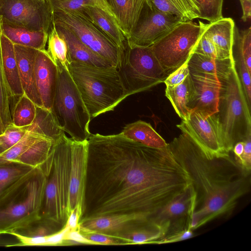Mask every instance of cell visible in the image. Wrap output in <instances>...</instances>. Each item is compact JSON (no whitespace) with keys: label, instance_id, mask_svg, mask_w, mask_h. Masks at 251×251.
Returning a JSON list of instances; mask_svg holds the SVG:
<instances>
[{"label":"cell","instance_id":"cell-1","mask_svg":"<svg viewBox=\"0 0 251 251\" xmlns=\"http://www.w3.org/2000/svg\"><path fill=\"white\" fill-rule=\"evenodd\" d=\"M190 185L167 146L149 147L121 133L91 134L79 222L116 214L150 217Z\"/></svg>","mask_w":251,"mask_h":251},{"label":"cell","instance_id":"cell-2","mask_svg":"<svg viewBox=\"0 0 251 251\" xmlns=\"http://www.w3.org/2000/svg\"><path fill=\"white\" fill-rule=\"evenodd\" d=\"M175 160L188 174L196 195L190 229L220 217H227L239 200L251 190V174L231 152L209 157L186 133L168 144Z\"/></svg>","mask_w":251,"mask_h":251},{"label":"cell","instance_id":"cell-3","mask_svg":"<svg viewBox=\"0 0 251 251\" xmlns=\"http://www.w3.org/2000/svg\"><path fill=\"white\" fill-rule=\"evenodd\" d=\"M73 139L63 133L53 141L46 160L40 166L46 177L41 219L60 229L65 226L70 214L69 190Z\"/></svg>","mask_w":251,"mask_h":251},{"label":"cell","instance_id":"cell-4","mask_svg":"<svg viewBox=\"0 0 251 251\" xmlns=\"http://www.w3.org/2000/svg\"><path fill=\"white\" fill-rule=\"evenodd\" d=\"M68 69L91 118L113 111L127 97L115 67L70 62Z\"/></svg>","mask_w":251,"mask_h":251},{"label":"cell","instance_id":"cell-5","mask_svg":"<svg viewBox=\"0 0 251 251\" xmlns=\"http://www.w3.org/2000/svg\"><path fill=\"white\" fill-rule=\"evenodd\" d=\"M220 82L217 115L224 148L229 153L237 142L251 137V107L235 65L229 75Z\"/></svg>","mask_w":251,"mask_h":251},{"label":"cell","instance_id":"cell-6","mask_svg":"<svg viewBox=\"0 0 251 251\" xmlns=\"http://www.w3.org/2000/svg\"><path fill=\"white\" fill-rule=\"evenodd\" d=\"M46 177L41 166L0 206V230L4 234L25 229L41 219Z\"/></svg>","mask_w":251,"mask_h":251},{"label":"cell","instance_id":"cell-7","mask_svg":"<svg viewBox=\"0 0 251 251\" xmlns=\"http://www.w3.org/2000/svg\"><path fill=\"white\" fill-rule=\"evenodd\" d=\"M57 82L51 111L61 129L76 141L87 140L90 134L91 117L68 68L59 62Z\"/></svg>","mask_w":251,"mask_h":251},{"label":"cell","instance_id":"cell-8","mask_svg":"<svg viewBox=\"0 0 251 251\" xmlns=\"http://www.w3.org/2000/svg\"><path fill=\"white\" fill-rule=\"evenodd\" d=\"M117 69L127 97L164 82L169 75L151 47L129 46L127 43Z\"/></svg>","mask_w":251,"mask_h":251},{"label":"cell","instance_id":"cell-9","mask_svg":"<svg viewBox=\"0 0 251 251\" xmlns=\"http://www.w3.org/2000/svg\"><path fill=\"white\" fill-rule=\"evenodd\" d=\"M204 26L200 21L181 22L150 46L168 75L189 59Z\"/></svg>","mask_w":251,"mask_h":251},{"label":"cell","instance_id":"cell-10","mask_svg":"<svg viewBox=\"0 0 251 251\" xmlns=\"http://www.w3.org/2000/svg\"><path fill=\"white\" fill-rule=\"evenodd\" d=\"M54 23L62 25L94 52L117 68L122 51L115 42L83 15L52 10Z\"/></svg>","mask_w":251,"mask_h":251},{"label":"cell","instance_id":"cell-11","mask_svg":"<svg viewBox=\"0 0 251 251\" xmlns=\"http://www.w3.org/2000/svg\"><path fill=\"white\" fill-rule=\"evenodd\" d=\"M0 17L13 24L48 34L53 26L49 0H0Z\"/></svg>","mask_w":251,"mask_h":251},{"label":"cell","instance_id":"cell-12","mask_svg":"<svg viewBox=\"0 0 251 251\" xmlns=\"http://www.w3.org/2000/svg\"><path fill=\"white\" fill-rule=\"evenodd\" d=\"M176 127L188 134L208 157L229 154L224 148L217 113L205 116L199 112H191L188 119L182 120Z\"/></svg>","mask_w":251,"mask_h":251},{"label":"cell","instance_id":"cell-13","mask_svg":"<svg viewBox=\"0 0 251 251\" xmlns=\"http://www.w3.org/2000/svg\"><path fill=\"white\" fill-rule=\"evenodd\" d=\"M181 22H184L179 18L158 10L146 0L137 24L126 39L127 44L150 47Z\"/></svg>","mask_w":251,"mask_h":251},{"label":"cell","instance_id":"cell-14","mask_svg":"<svg viewBox=\"0 0 251 251\" xmlns=\"http://www.w3.org/2000/svg\"><path fill=\"white\" fill-rule=\"evenodd\" d=\"M195 199V193L190 185L175 200L149 217L160 227L162 238L190 229Z\"/></svg>","mask_w":251,"mask_h":251},{"label":"cell","instance_id":"cell-15","mask_svg":"<svg viewBox=\"0 0 251 251\" xmlns=\"http://www.w3.org/2000/svg\"><path fill=\"white\" fill-rule=\"evenodd\" d=\"M190 91L188 107L190 112L208 116L218 112L221 82L215 75L189 73Z\"/></svg>","mask_w":251,"mask_h":251},{"label":"cell","instance_id":"cell-16","mask_svg":"<svg viewBox=\"0 0 251 251\" xmlns=\"http://www.w3.org/2000/svg\"><path fill=\"white\" fill-rule=\"evenodd\" d=\"M35 73L36 86L43 107L51 110L57 82L58 69L46 50L37 51Z\"/></svg>","mask_w":251,"mask_h":251},{"label":"cell","instance_id":"cell-17","mask_svg":"<svg viewBox=\"0 0 251 251\" xmlns=\"http://www.w3.org/2000/svg\"><path fill=\"white\" fill-rule=\"evenodd\" d=\"M87 162V140H73L72 146V164L69 190V209L78 204L82 206Z\"/></svg>","mask_w":251,"mask_h":251},{"label":"cell","instance_id":"cell-18","mask_svg":"<svg viewBox=\"0 0 251 251\" xmlns=\"http://www.w3.org/2000/svg\"><path fill=\"white\" fill-rule=\"evenodd\" d=\"M149 219L138 214H116L81 221L80 227L99 232L116 236L132 229Z\"/></svg>","mask_w":251,"mask_h":251},{"label":"cell","instance_id":"cell-19","mask_svg":"<svg viewBox=\"0 0 251 251\" xmlns=\"http://www.w3.org/2000/svg\"><path fill=\"white\" fill-rule=\"evenodd\" d=\"M14 48L24 92L36 106L43 107L35 82V59L38 50L18 45H14Z\"/></svg>","mask_w":251,"mask_h":251},{"label":"cell","instance_id":"cell-20","mask_svg":"<svg viewBox=\"0 0 251 251\" xmlns=\"http://www.w3.org/2000/svg\"><path fill=\"white\" fill-rule=\"evenodd\" d=\"M53 24L58 34L67 45L69 63L75 62L102 67L113 66L111 62L85 45L66 27L57 23L53 22Z\"/></svg>","mask_w":251,"mask_h":251},{"label":"cell","instance_id":"cell-21","mask_svg":"<svg viewBox=\"0 0 251 251\" xmlns=\"http://www.w3.org/2000/svg\"><path fill=\"white\" fill-rule=\"evenodd\" d=\"M35 169L13 162L0 164V206L28 180Z\"/></svg>","mask_w":251,"mask_h":251},{"label":"cell","instance_id":"cell-22","mask_svg":"<svg viewBox=\"0 0 251 251\" xmlns=\"http://www.w3.org/2000/svg\"><path fill=\"white\" fill-rule=\"evenodd\" d=\"M76 13L82 14L89 19L112 39L122 51L125 49L126 38L114 17L100 8L90 6H83Z\"/></svg>","mask_w":251,"mask_h":251},{"label":"cell","instance_id":"cell-23","mask_svg":"<svg viewBox=\"0 0 251 251\" xmlns=\"http://www.w3.org/2000/svg\"><path fill=\"white\" fill-rule=\"evenodd\" d=\"M0 44L2 66L12 99L18 98L24 92L21 85L14 45L1 32Z\"/></svg>","mask_w":251,"mask_h":251},{"label":"cell","instance_id":"cell-24","mask_svg":"<svg viewBox=\"0 0 251 251\" xmlns=\"http://www.w3.org/2000/svg\"><path fill=\"white\" fill-rule=\"evenodd\" d=\"M1 32L14 45L46 50L49 34L45 31L29 29L1 19Z\"/></svg>","mask_w":251,"mask_h":251},{"label":"cell","instance_id":"cell-25","mask_svg":"<svg viewBox=\"0 0 251 251\" xmlns=\"http://www.w3.org/2000/svg\"><path fill=\"white\" fill-rule=\"evenodd\" d=\"M190 73L216 76L220 81L226 78L235 65L233 58L219 59L193 52L188 61Z\"/></svg>","mask_w":251,"mask_h":251},{"label":"cell","instance_id":"cell-26","mask_svg":"<svg viewBox=\"0 0 251 251\" xmlns=\"http://www.w3.org/2000/svg\"><path fill=\"white\" fill-rule=\"evenodd\" d=\"M116 20L126 39L135 28L146 0H110Z\"/></svg>","mask_w":251,"mask_h":251},{"label":"cell","instance_id":"cell-27","mask_svg":"<svg viewBox=\"0 0 251 251\" xmlns=\"http://www.w3.org/2000/svg\"><path fill=\"white\" fill-rule=\"evenodd\" d=\"M121 133L130 140L152 148L161 149L168 145L150 123L141 120L126 125Z\"/></svg>","mask_w":251,"mask_h":251},{"label":"cell","instance_id":"cell-28","mask_svg":"<svg viewBox=\"0 0 251 251\" xmlns=\"http://www.w3.org/2000/svg\"><path fill=\"white\" fill-rule=\"evenodd\" d=\"M230 18H222L214 22L205 24L203 32L221 50L232 56V48L235 26Z\"/></svg>","mask_w":251,"mask_h":251},{"label":"cell","instance_id":"cell-29","mask_svg":"<svg viewBox=\"0 0 251 251\" xmlns=\"http://www.w3.org/2000/svg\"><path fill=\"white\" fill-rule=\"evenodd\" d=\"M155 9L176 16L183 22L199 18L200 12L194 0H147Z\"/></svg>","mask_w":251,"mask_h":251},{"label":"cell","instance_id":"cell-30","mask_svg":"<svg viewBox=\"0 0 251 251\" xmlns=\"http://www.w3.org/2000/svg\"><path fill=\"white\" fill-rule=\"evenodd\" d=\"M25 127L27 131L38 134L52 141L57 139L64 132L51 110L37 106L33 121Z\"/></svg>","mask_w":251,"mask_h":251},{"label":"cell","instance_id":"cell-31","mask_svg":"<svg viewBox=\"0 0 251 251\" xmlns=\"http://www.w3.org/2000/svg\"><path fill=\"white\" fill-rule=\"evenodd\" d=\"M163 236L160 227L149 218L139 226L115 236L126 240L129 244H156Z\"/></svg>","mask_w":251,"mask_h":251},{"label":"cell","instance_id":"cell-32","mask_svg":"<svg viewBox=\"0 0 251 251\" xmlns=\"http://www.w3.org/2000/svg\"><path fill=\"white\" fill-rule=\"evenodd\" d=\"M232 57L241 79L249 105L251 107V73L246 66L243 54L240 30L235 25L232 48Z\"/></svg>","mask_w":251,"mask_h":251},{"label":"cell","instance_id":"cell-33","mask_svg":"<svg viewBox=\"0 0 251 251\" xmlns=\"http://www.w3.org/2000/svg\"><path fill=\"white\" fill-rule=\"evenodd\" d=\"M190 91L189 75L184 81L173 87H166L165 95L171 102L176 113L185 121L188 119L190 111L188 107Z\"/></svg>","mask_w":251,"mask_h":251},{"label":"cell","instance_id":"cell-34","mask_svg":"<svg viewBox=\"0 0 251 251\" xmlns=\"http://www.w3.org/2000/svg\"><path fill=\"white\" fill-rule=\"evenodd\" d=\"M16 99L11 109L12 123L19 127L28 126L35 117L36 105L25 93Z\"/></svg>","mask_w":251,"mask_h":251},{"label":"cell","instance_id":"cell-35","mask_svg":"<svg viewBox=\"0 0 251 251\" xmlns=\"http://www.w3.org/2000/svg\"><path fill=\"white\" fill-rule=\"evenodd\" d=\"M52 10L78 12L85 6L100 8L116 19L110 0H49Z\"/></svg>","mask_w":251,"mask_h":251},{"label":"cell","instance_id":"cell-36","mask_svg":"<svg viewBox=\"0 0 251 251\" xmlns=\"http://www.w3.org/2000/svg\"><path fill=\"white\" fill-rule=\"evenodd\" d=\"M47 52L55 63L59 62L68 68V47L64 39L60 37L54 25L48 38Z\"/></svg>","mask_w":251,"mask_h":251},{"label":"cell","instance_id":"cell-37","mask_svg":"<svg viewBox=\"0 0 251 251\" xmlns=\"http://www.w3.org/2000/svg\"><path fill=\"white\" fill-rule=\"evenodd\" d=\"M12 97L3 72L0 44V114L5 127L12 123L10 105Z\"/></svg>","mask_w":251,"mask_h":251},{"label":"cell","instance_id":"cell-38","mask_svg":"<svg viewBox=\"0 0 251 251\" xmlns=\"http://www.w3.org/2000/svg\"><path fill=\"white\" fill-rule=\"evenodd\" d=\"M200 12L199 18L214 22L223 18L224 0H194Z\"/></svg>","mask_w":251,"mask_h":251},{"label":"cell","instance_id":"cell-39","mask_svg":"<svg viewBox=\"0 0 251 251\" xmlns=\"http://www.w3.org/2000/svg\"><path fill=\"white\" fill-rule=\"evenodd\" d=\"M193 52L215 59L233 58L232 56L219 49L203 32Z\"/></svg>","mask_w":251,"mask_h":251},{"label":"cell","instance_id":"cell-40","mask_svg":"<svg viewBox=\"0 0 251 251\" xmlns=\"http://www.w3.org/2000/svg\"><path fill=\"white\" fill-rule=\"evenodd\" d=\"M79 230L86 239L96 245H129L127 241L120 237L89 230L79 226Z\"/></svg>","mask_w":251,"mask_h":251},{"label":"cell","instance_id":"cell-41","mask_svg":"<svg viewBox=\"0 0 251 251\" xmlns=\"http://www.w3.org/2000/svg\"><path fill=\"white\" fill-rule=\"evenodd\" d=\"M26 127H19L12 123L5 128L0 135V145L7 150L17 143L27 132Z\"/></svg>","mask_w":251,"mask_h":251},{"label":"cell","instance_id":"cell-42","mask_svg":"<svg viewBox=\"0 0 251 251\" xmlns=\"http://www.w3.org/2000/svg\"><path fill=\"white\" fill-rule=\"evenodd\" d=\"M188 61L168 75L164 81L166 87H173L178 85L189 75Z\"/></svg>","mask_w":251,"mask_h":251},{"label":"cell","instance_id":"cell-43","mask_svg":"<svg viewBox=\"0 0 251 251\" xmlns=\"http://www.w3.org/2000/svg\"><path fill=\"white\" fill-rule=\"evenodd\" d=\"M244 58L250 73H251V28L240 30Z\"/></svg>","mask_w":251,"mask_h":251},{"label":"cell","instance_id":"cell-44","mask_svg":"<svg viewBox=\"0 0 251 251\" xmlns=\"http://www.w3.org/2000/svg\"><path fill=\"white\" fill-rule=\"evenodd\" d=\"M237 162L246 172L251 174V137L244 141L243 151Z\"/></svg>","mask_w":251,"mask_h":251},{"label":"cell","instance_id":"cell-45","mask_svg":"<svg viewBox=\"0 0 251 251\" xmlns=\"http://www.w3.org/2000/svg\"><path fill=\"white\" fill-rule=\"evenodd\" d=\"M70 228L66 225L61 230L46 236L45 246H62L65 241L66 233Z\"/></svg>","mask_w":251,"mask_h":251},{"label":"cell","instance_id":"cell-46","mask_svg":"<svg viewBox=\"0 0 251 251\" xmlns=\"http://www.w3.org/2000/svg\"><path fill=\"white\" fill-rule=\"evenodd\" d=\"M67 241L68 245L69 243H75V244H85L96 245L95 243L86 239L78 229H70L66 234L65 241Z\"/></svg>","mask_w":251,"mask_h":251},{"label":"cell","instance_id":"cell-47","mask_svg":"<svg viewBox=\"0 0 251 251\" xmlns=\"http://www.w3.org/2000/svg\"><path fill=\"white\" fill-rule=\"evenodd\" d=\"M82 206L79 204L71 211L66 224L71 230L79 228V222L82 214Z\"/></svg>","mask_w":251,"mask_h":251},{"label":"cell","instance_id":"cell-48","mask_svg":"<svg viewBox=\"0 0 251 251\" xmlns=\"http://www.w3.org/2000/svg\"><path fill=\"white\" fill-rule=\"evenodd\" d=\"M193 236V230L188 229L181 233L162 238L158 240L156 244L175 243L189 239Z\"/></svg>","mask_w":251,"mask_h":251},{"label":"cell","instance_id":"cell-49","mask_svg":"<svg viewBox=\"0 0 251 251\" xmlns=\"http://www.w3.org/2000/svg\"><path fill=\"white\" fill-rule=\"evenodd\" d=\"M243 10L241 19L247 22L251 17V0H240Z\"/></svg>","mask_w":251,"mask_h":251},{"label":"cell","instance_id":"cell-50","mask_svg":"<svg viewBox=\"0 0 251 251\" xmlns=\"http://www.w3.org/2000/svg\"><path fill=\"white\" fill-rule=\"evenodd\" d=\"M5 126L4 125L3 122L2 121V118L1 117V115L0 114V135L2 134L4 130H5Z\"/></svg>","mask_w":251,"mask_h":251},{"label":"cell","instance_id":"cell-51","mask_svg":"<svg viewBox=\"0 0 251 251\" xmlns=\"http://www.w3.org/2000/svg\"><path fill=\"white\" fill-rule=\"evenodd\" d=\"M5 151V149L0 145V154Z\"/></svg>","mask_w":251,"mask_h":251},{"label":"cell","instance_id":"cell-52","mask_svg":"<svg viewBox=\"0 0 251 251\" xmlns=\"http://www.w3.org/2000/svg\"><path fill=\"white\" fill-rule=\"evenodd\" d=\"M1 18L0 17V33L1 32Z\"/></svg>","mask_w":251,"mask_h":251},{"label":"cell","instance_id":"cell-53","mask_svg":"<svg viewBox=\"0 0 251 251\" xmlns=\"http://www.w3.org/2000/svg\"><path fill=\"white\" fill-rule=\"evenodd\" d=\"M2 234H4V233L3 231L0 230V235Z\"/></svg>","mask_w":251,"mask_h":251}]
</instances>
